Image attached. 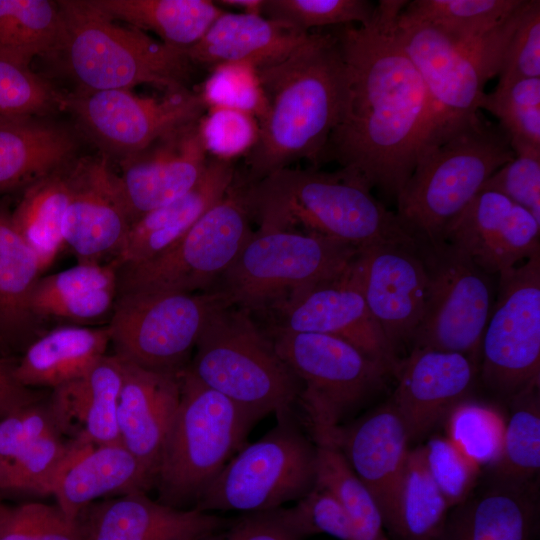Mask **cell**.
I'll return each mask as SVG.
<instances>
[{"label":"cell","mask_w":540,"mask_h":540,"mask_svg":"<svg viewBox=\"0 0 540 540\" xmlns=\"http://www.w3.org/2000/svg\"><path fill=\"white\" fill-rule=\"evenodd\" d=\"M481 190L505 196L540 222V150L515 153L513 159L487 179Z\"/></svg>","instance_id":"816d5d0a"},{"label":"cell","mask_w":540,"mask_h":540,"mask_svg":"<svg viewBox=\"0 0 540 540\" xmlns=\"http://www.w3.org/2000/svg\"><path fill=\"white\" fill-rule=\"evenodd\" d=\"M256 70L267 109L241 178L256 182L302 159L318 169L348 100L349 76L336 36L310 33L285 59Z\"/></svg>","instance_id":"7a4b0ae2"},{"label":"cell","mask_w":540,"mask_h":540,"mask_svg":"<svg viewBox=\"0 0 540 540\" xmlns=\"http://www.w3.org/2000/svg\"><path fill=\"white\" fill-rule=\"evenodd\" d=\"M11 352L0 334V356L10 357Z\"/></svg>","instance_id":"94428289"},{"label":"cell","mask_w":540,"mask_h":540,"mask_svg":"<svg viewBox=\"0 0 540 540\" xmlns=\"http://www.w3.org/2000/svg\"><path fill=\"white\" fill-rule=\"evenodd\" d=\"M207 107L244 111L258 122L267 109L256 68L250 63H225L211 69L199 92Z\"/></svg>","instance_id":"bcb514c9"},{"label":"cell","mask_w":540,"mask_h":540,"mask_svg":"<svg viewBox=\"0 0 540 540\" xmlns=\"http://www.w3.org/2000/svg\"><path fill=\"white\" fill-rule=\"evenodd\" d=\"M63 108L104 156L122 160L200 120L208 107L200 93L184 88L162 97L139 96L126 89L73 92L64 96Z\"/></svg>","instance_id":"2e32d148"},{"label":"cell","mask_w":540,"mask_h":540,"mask_svg":"<svg viewBox=\"0 0 540 540\" xmlns=\"http://www.w3.org/2000/svg\"><path fill=\"white\" fill-rule=\"evenodd\" d=\"M121 360L123 382L117 406L120 441L155 480L180 401L181 373L150 370Z\"/></svg>","instance_id":"cb8c5ba5"},{"label":"cell","mask_w":540,"mask_h":540,"mask_svg":"<svg viewBox=\"0 0 540 540\" xmlns=\"http://www.w3.org/2000/svg\"><path fill=\"white\" fill-rule=\"evenodd\" d=\"M347 270V269H346ZM345 272L336 279L292 294L268 309L267 331L319 333L343 339L395 373L396 351Z\"/></svg>","instance_id":"ac0fdd59"},{"label":"cell","mask_w":540,"mask_h":540,"mask_svg":"<svg viewBox=\"0 0 540 540\" xmlns=\"http://www.w3.org/2000/svg\"><path fill=\"white\" fill-rule=\"evenodd\" d=\"M51 433L62 434L48 404L25 406L0 420V477L32 442Z\"/></svg>","instance_id":"f5cc1de1"},{"label":"cell","mask_w":540,"mask_h":540,"mask_svg":"<svg viewBox=\"0 0 540 540\" xmlns=\"http://www.w3.org/2000/svg\"><path fill=\"white\" fill-rule=\"evenodd\" d=\"M478 369L479 362L470 356L431 348H413L399 362L391 403L411 440L427 433L466 399Z\"/></svg>","instance_id":"7402d4cb"},{"label":"cell","mask_w":540,"mask_h":540,"mask_svg":"<svg viewBox=\"0 0 540 540\" xmlns=\"http://www.w3.org/2000/svg\"><path fill=\"white\" fill-rule=\"evenodd\" d=\"M291 509L307 537L325 533L339 540H351L348 515L328 489L315 484Z\"/></svg>","instance_id":"9f6ffc18"},{"label":"cell","mask_w":540,"mask_h":540,"mask_svg":"<svg viewBox=\"0 0 540 540\" xmlns=\"http://www.w3.org/2000/svg\"><path fill=\"white\" fill-rule=\"evenodd\" d=\"M123 363L105 355L83 376L53 389L48 403L63 433H73L93 445L120 441L117 406Z\"/></svg>","instance_id":"f1b7e54d"},{"label":"cell","mask_w":540,"mask_h":540,"mask_svg":"<svg viewBox=\"0 0 540 540\" xmlns=\"http://www.w3.org/2000/svg\"><path fill=\"white\" fill-rule=\"evenodd\" d=\"M63 32L48 57L74 92L126 89L141 84L167 91L187 88L193 64L185 49L118 25L91 0L58 1Z\"/></svg>","instance_id":"277c9868"},{"label":"cell","mask_w":540,"mask_h":540,"mask_svg":"<svg viewBox=\"0 0 540 540\" xmlns=\"http://www.w3.org/2000/svg\"><path fill=\"white\" fill-rule=\"evenodd\" d=\"M83 540H198L229 519L153 500L144 491L94 502L78 516Z\"/></svg>","instance_id":"603a6c76"},{"label":"cell","mask_w":540,"mask_h":540,"mask_svg":"<svg viewBox=\"0 0 540 540\" xmlns=\"http://www.w3.org/2000/svg\"><path fill=\"white\" fill-rule=\"evenodd\" d=\"M501 454L492 466L498 481L527 483L540 467V404L538 390L511 401Z\"/></svg>","instance_id":"60d3db41"},{"label":"cell","mask_w":540,"mask_h":540,"mask_svg":"<svg viewBox=\"0 0 540 540\" xmlns=\"http://www.w3.org/2000/svg\"><path fill=\"white\" fill-rule=\"evenodd\" d=\"M62 32L58 1L0 0V57L30 66L55 52Z\"/></svg>","instance_id":"8d00e7d4"},{"label":"cell","mask_w":540,"mask_h":540,"mask_svg":"<svg viewBox=\"0 0 540 540\" xmlns=\"http://www.w3.org/2000/svg\"><path fill=\"white\" fill-rule=\"evenodd\" d=\"M70 198L62 225L64 244L79 262L115 257L131 221L115 188L108 158L82 159L68 171Z\"/></svg>","instance_id":"44dd1931"},{"label":"cell","mask_w":540,"mask_h":540,"mask_svg":"<svg viewBox=\"0 0 540 540\" xmlns=\"http://www.w3.org/2000/svg\"><path fill=\"white\" fill-rule=\"evenodd\" d=\"M110 344L108 326H61L38 336L17 360L14 375L28 388L55 389L85 373Z\"/></svg>","instance_id":"1f68e13d"},{"label":"cell","mask_w":540,"mask_h":540,"mask_svg":"<svg viewBox=\"0 0 540 540\" xmlns=\"http://www.w3.org/2000/svg\"><path fill=\"white\" fill-rule=\"evenodd\" d=\"M235 175L233 161L209 157L203 175L188 192L131 224L111 261L118 268L132 266L168 249L225 196Z\"/></svg>","instance_id":"4316f807"},{"label":"cell","mask_w":540,"mask_h":540,"mask_svg":"<svg viewBox=\"0 0 540 540\" xmlns=\"http://www.w3.org/2000/svg\"><path fill=\"white\" fill-rule=\"evenodd\" d=\"M75 446V438L65 442L60 433L38 438L19 454L0 477V489L50 494Z\"/></svg>","instance_id":"f6af8a7d"},{"label":"cell","mask_w":540,"mask_h":540,"mask_svg":"<svg viewBox=\"0 0 540 540\" xmlns=\"http://www.w3.org/2000/svg\"><path fill=\"white\" fill-rule=\"evenodd\" d=\"M479 109L494 115L515 153L540 150V78L498 81L484 93Z\"/></svg>","instance_id":"ab89813d"},{"label":"cell","mask_w":540,"mask_h":540,"mask_svg":"<svg viewBox=\"0 0 540 540\" xmlns=\"http://www.w3.org/2000/svg\"><path fill=\"white\" fill-rule=\"evenodd\" d=\"M76 147L71 132L41 118L0 126V194L63 168Z\"/></svg>","instance_id":"d6a6232c"},{"label":"cell","mask_w":540,"mask_h":540,"mask_svg":"<svg viewBox=\"0 0 540 540\" xmlns=\"http://www.w3.org/2000/svg\"><path fill=\"white\" fill-rule=\"evenodd\" d=\"M524 0H413L400 18L434 25L460 40L483 37L508 18Z\"/></svg>","instance_id":"f35d334b"},{"label":"cell","mask_w":540,"mask_h":540,"mask_svg":"<svg viewBox=\"0 0 540 540\" xmlns=\"http://www.w3.org/2000/svg\"><path fill=\"white\" fill-rule=\"evenodd\" d=\"M441 239L498 276L540 253V222L505 196L481 190L447 224Z\"/></svg>","instance_id":"ffe728a7"},{"label":"cell","mask_w":540,"mask_h":540,"mask_svg":"<svg viewBox=\"0 0 540 540\" xmlns=\"http://www.w3.org/2000/svg\"><path fill=\"white\" fill-rule=\"evenodd\" d=\"M514 157L504 130L479 113L422 147L396 198V214L414 239H441L447 224L487 179Z\"/></svg>","instance_id":"5b68a950"},{"label":"cell","mask_w":540,"mask_h":540,"mask_svg":"<svg viewBox=\"0 0 540 540\" xmlns=\"http://www.w3.org/2000/svg\"><path fill=\"white\" fill-rule=\"evenodd\" d=\"M244 182L252 221L258 229L317 233L357 248L374 244L413 245L396 212L371 191L317 168H284L259 181Z\"/></svg>","instance_id":"3957f363"},{"label":"cell","mask_w":540,"mask_h":540,"mask_svg":"<svg viewBox=\"0 0 540 540\" xmlns=\"http://www.w3.org/2000/svg\"><path fill=\"white\" fill-rule=\"evenodd\" d=\"M224 304V297L214 291L117 294L107 325L110 344L125 361L180 374L208 318Z\"/></svg>","instance_id":"5bb4252c"},{"label":"cell","mask_w":540,"mask_h":540,"mask_svg":"<svg viewBox=\"0 0 540 540\" xmlns=\"http://www.w3.org/2000/svg\"><path fill=\"white\" fill-rule=\"evenodd\" d=\"M42 273L36 254L12 222L11 210L0 200V334L11 354L24 352L40 336L31 298Z\"/></svg>","instance_id":"4dcf8cb0"},{"label":"cell","mask_w":540,"mask_h":540,"mask_svg":"<svg viewBox=\"0 0 540 540\" xmlns=\"http://www.w3.org/2000/svg\"><path fill=\"white\" fill-rule=\"evenodd\" d=\"M410 436L389 402L351 425L340 426L333 445L370 492L383 516L406 464Z\"/></svg>","instance_id":"d4e9b609"},{"label":"cell","mask_w":540,"mask_h":540,"mask_svg":"<svg viewBox=\"0 0 540 540\" xmlns=\"http://www.w3.org/2000/svg\"><path fill=\"white\" fill-rule=\"evenodd\" d=\"M69 198L68 172L63 167L27 186L11 210L12 222L36 254L42 272L65 245L62 225Z\"/></svg>","instance_id":"d590c367"},{"label":"cell","mask_w":540,"mask_h":540,"mask_svg":"<svg viewBox=\"0 0 540 540\" xmlns=\"http://www.w3.org/2000/svg\"><path fill=\"white\" fill-rule=\"evenodd\" d=\"M538 505L530 482L498 483L449 512L439 540H533Z\"/></svg>","instance_id":"f546056e"},{"label":"cell","mask_w":540,"mask_h":540,"mask_svg":"<svg viewBox=\"0 0 540 540\" xmlns=\"http://www.w3.org/2000/svg\"><path fill=\"white\" fill-rule=\"evenodd\" d=\"M0 540H83L78 521L60 507L41 502L0 503Z\"/></svg>","instance_id":"7dc6e473"},{"label":"cell","mask_w":540,"mask_h":540,"mask_svg":"<svg viewBox=\"0 0 540 540\" xmlns=\"http://www.w3.org/2000/svg\"><path fill=\"white\" fill-rule=\"evenodd\" d=\"M117 281L118 267L115 262H79L73 267L39 278L32 293V312L39 320V313L47 306L92 290L117 286Z\"/></svg>","instance_id":"681fc988"},{"label":"cell","mask_w":540,"mask_h":540,"mask_svg":"<svg viewBox=\"0 0 540 540\" xmlns=\"http://www.w3.org/2000/svg\"><path fill=\"white\" fill-rule=\"evenodd\" d=\"M217 5H227L237 7L243 10L244 13H254L261 15L263 0H220L214 1Z\"/></svg>","instance_id":"91938a15"},{"label":"cell","mask_w":540,"mask_h":540,"mask_svg":"<svg viewBox=\"0 0 540 540\" xmlns=\"http://www.w3.org/2000/svg\"><path fill=\"white\" fill-rule=\"evenodd\" d=\"M414 245L360 247L346 270L395 351L412 343L424 314L427 277Z\"/></svg>","instance_id":"e0dca14e"},{"label":"cell","mask_w":540,"mask_h":540,"mask_svg":"<svg viewBox=\"0 0 540 540\" xmlns=\"http://www.w3.org/2000/svg\"><path fill=\"white\" fill-rule=\"evenodd\" d=\"M112 20L157 34L162 42L188 49L225 10L210 0H91Z\"/></svg>","instance_id":"e575fe53"},{"label":"cell","mask_w":540,"mask_h":540,"mask_svg":"<svg viewBox=\"0 0 540 540\" xmlns=\"http://www.w3.org/2000/svg\"><path fill=\"white\" fill-rule=\"evenodd\" d=\"M199 121L185 124L120 161L112 176L131 224L188 192L203 175L209 157Z\"/></svg>","instance_id":"d6986e66"},{"label":"cell","mask_w":540,"mask_h":540,"mask_svg":"<svg viewBox=\"0 0 540 540\" xmlns=\"http://www.w3.org/2000/svg\"><path fill=\"white\" fill-rule=\"evenodd\" d=\"M315 480L316 445L290 416L277 420L257 441L246 443L193 508L242 514L275 510L304 497Z\"/></svg>","instance_id":"30bf717a"},{"label":"cell","mask_w":540,"mask_h":540,"mask_svg":"<svg viewBox=\"0 0 540 540\" xmlns=\"http://www.w3.org/2000/svg\"><path fill=\"white\" fill-rule=\"evenodd\" d=\"M357 249L317 233L258 229L208 291L252 315L264 313L294 293L341 276Z\"/></svg>","instance_id":"ba28073f"},{"label":"cell","mask_w":540,"mask_h":540,"mask_svg":"<svg viewBox=\"0 0 540 540\" xmlns=\"http://www.w3.org/2000/svg\"><path fill=\"white\" fill-rule=\"evenodd\" d=\"M116 297L117 286L92 290L47 306L38 318L40 321L43 318H57L76 322L99 319L113 310Z\"/></svg>","instance_id":"6f0895ef"},{"label":"cell","mask_w":540,"mask_h":540,"mask_svg":"<svg viewBox=\"0 0 540 540\" xmlns=\"http://www.w3.org/2000/svg\"><path fill=\"white\" fill-rule=\"evenodd\" d=\"M499 81L540 78V1L528 0L507 45Z\"/></svg>","instance_id":"11a10c76"},{"label":"cell","mask_w":540,"mask_h":540,"mask_svg":"<svg viewBox=\"0 0 540 540\" xmlns=\"http://www.w3.org/2000/svg\"><path fill=\"white\" fill-rule=\"evenodd\" d=\"M414 246L426 272L427 292L413 348L457 352L479 362L496 298L494 275L443 239H415Z\"/></svg>","instance_id":"4fadbf2b"},{"label":"cell","mask_w":540,"mask_h":540,"mask_svg":"<svg viewBox=\"0 0 540 540\" xmlns=\"http://www.w3.org/2000/svg\"><path fill=\"white\" fill-rule=\"evenodd\" d=\"M76 446L58 474L51 493L71 521L97 499L146 491L154 478L121 443L93 445L76 437Z\"/></svg>","instance_id":"484cf974"},{"label":"cell","mask_w":540,"mask_h":540,"mask_svg":"<svg viewBox=\"0 0 540 540\" xmlns=\"http://www.w3.org/2000/svg\"><path fill=\"white\" fill-rule=\"evenodd\" d=\"M64 96L28 65L0 57V126L63 108Z\"/></svg>","instance_id":"7bdbcfd3"},{"label":"cell","mask_w":540,"mask_h":540,"mask_svg":"<svg viewBox=\"0 0 540 540\" xmlns=\"http://www.w3.org/2000/svg\"><path fill=\"white\" fill-rule=\"evenodd\" d=\"M422 447L428 470L450 509L465 502L476 483L480 467L447 437L434 436Z\"/></svg>","instance_id":"f907efd6"},{"label":"cell","mask_w":540,"mask_h":540,"mask_svg":"<svg viewBox=\"0 0 540 540\" xmlns=\"http://www.w3.org/2000/svg\"><path fill=\"white\" fill-rule=\"evenodd\" d=\"M251 221L236 172L225 196L177 242L152 259L118 268L117 294L208 291L251 237Z\"/></svg>","instance_id":"7c38bea8"},{"label":"cell","mask_w":540,"mask_h":540,"mask_svg":"<svg viewBox=\"0 0 540 540\" xmlns=\"http://www.w3.org/2000/svg\"><path fill=\"white\" fill-rule=\"evenodd\" d=\"M497 277L478 373L491 392L512 401L539 389L540 253Z\"/></svg>","instance_id":"9a60e30c"},{"label":"cell","mask_w":540,"mask_h":540,"mask_svg":"<svg viewBox=\"0 0 540 540\" xmlns=\"http://www.w3.org/2000/svg\"><path fill=\"white\" fill-rule=\"evenodd\" d=\"M307 535L291 507L244 513L198 540H304Z\"/></svg>","instance_id":"db71d44e"},{"label":"cell","mask_w":540,"mask_h":540,"mask_svg":"<svg viewBox=\"0 0 540 540\" xmlns=\"http://www.w3.org/2000/svg\"><path fill=\"white\" fill-rule=\"evenodd\" d=\"M449 510L428 470L423 447L410 450L382 516L385 529L398 540H439Z\"/></svg>","instance_id":"836d02e7"},{"label":"cell","mask_w":540,"mask_h":540,"mask_svg":"<svg viewBox=\"0 0 540 540\" xmlns=\"http://www.w3.org/2000/svg\"><path fill=\"white\" fill-rule=\"evenodd\" d=\"M16 363L17 360L0 356V419L42 398L41 393L18 382L14 375Z\"/></svg>","instance_id":"680465c9"},{"label":"cell","mask_w":540,"mask_h":540,"mask_svg":"<svg viewBox=\"0 0 540 540\" xmlns=\"http://www.w3.org/2000/svg\"><path fill=\"white\" fill-rule=\"evenodd\" d=\"M408 1L381 0L366 25L332 30L349 76L348 100L318 165L336 161L335 174L368 191L397 198L436 126V111L398 35Z\"/></svg>","instance_id":"6da1fadb"},{"label":"cell","mask_w":540,"mask_h":540,"mask_svg":"<svg viewBox=\"0 0 540 540\" xmlns=\"http://www.w3.org/2000/svg\"><path fill=\"white\" fill-rule=\"evenodd\" d=\"M265 331L301 383L298 404L315 444H333L343 417L391 373L343 339L319 333Z\"/></svg>","instance_id":"8fae6325"},{"label":"cell","mask_w":540,"mask_h":540,"mask_svg":"<svg viewBox=\"0 0 540 540\" xmlns=\"http://www.w3.org/2000/svg\"><path fill=\"white\" fill-rule=\"evenodd\" d=\"M505 425L497 408L467 399L445 417L446 437L480 468L493 466L499 459Z\"/></svg>","instance_id":"b9f144b4"},{"label":"cell","mask_w":540,"mask_h":540,"mask_svg":"<svg viewBox=\"0 0 540 540\" xmlns=\"http://www.w3.org/2000/svg\"><path fill=\"white\" fill-rule=\"evenodd\" d=\"M316 445L315 484L332 492L343 505L351 528V540H390L380 509L354 474L337 446Z\"/></svg>","instance_id":"74e56055"},{"label":"cell","mask_w":540,"mask_h":540,"mask_svg":"<svg viewBox=\"0 0 540 540\" xmlns=\"http://www.w3.org/2000/svg\"><path fill=\"white\" fill-rule=\"evenodd\" d=\"M180 379V401L161 451L154 485L159 502L187 509L189 503L195 506L246 444L260 418L205 386L186 369Z\"/></svg>","instance_id":"52a82bcc"},{"label":"cell","mask_w":540,"mask_h":540,"mask_svg":"<svg viewBox=\"0 0 540 540\" xmlns=\"http://www.w3.org/2000/svg\"><path fill=\"white\" fill-rule=\"evenodd\" d=\"M186 370L260 419L294 416L301 383L251 313L224 304L212 312Z\"/></svg>","instance_id":"8992f818"},{"label":"cell","mask_w":540,"mask_h":540,"mask_svg":"<svg viewBox=\"0 0 540 540\" xmlns=\"http://www.w3.org/2000/svg\"><path fill=\"white\" fill-rule=\"evenodd\" d=\"M377 4L368 0H263L261 15L304 32L311 28L366 25Z\"/></svg>","instance_id":"ee69618b"},{"label":"cell","mask_w":540,"mask_h":540,"mask_svg":"<svg viewBox=\"0 0 540 540\" xmlns=\"http://www.w3.org/2000/svg\"><path fill=\"white\" fill-rule=\"evenodd\" d=\"M199 129L208 156L226 161L246 155L259 136V122L254 116L223 106L209 107L199 121Z\"/></svg>","instance_id":"c3c4849f"},{"label":"cell","mask_w":540,"mask_h":540,"mask_svg":"<svg viewBox=\"0 0 540 540\" xmlns=\"http://www.w3.org/2000/svg\"><path fill=\"white\" fill-rule=\"evenodd\" d=\"M527 1L493 31L470 40L454 38L434 25L404 20L399 15V39L436 111L431 136L451 131L479 115L485 84L499 74Z\"/></svg>","instance_id":"9c48e42d"},{"label":"cell","mask_w":540,"mask_h":540,"mask_svg":"<svg viewBox=\"0 0 540 540\" xmlns=\"http://www.w3.org/2000/svg\"><path fill=\"white\" fill-rule=\"evenodd\" d=\"M310 35L260 14L225 11L193 46L186 49L192 64L210 70L225 63H250L255 68L275 64Z\"/></svg>","instance_id":"83f0119b"}]
</instances>
